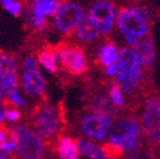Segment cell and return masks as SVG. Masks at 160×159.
<instances>
[{
    "label": "cell",
    "mask_w": 160,
    "mask_h": 159,
    "mask_svg": "<svg viewBox=\"0 0 160 159\" xmlns=\"http://www.w3.org/2000/svg\"><path fill=\"white\" fill-rule=\"evenodd\" d=\"M22 87L29 95L48 98L46 93V82L33 56H26L22 63Z\"/></svg>",
    "instance_id": "cell-10"
},
{
    "label": "cell",
    "mask_w": 160,
    "mask_h": 159,
    "mask_svg": "<svg viewBox=\"0 0 160 159\" xmlns=\"http://www.w3.org/2000/svg\"><path fill=\"white\" fill-rule=\"evenodd\" d=\"M87 110H89L92 113L109 117L113 121L117 118V108L111 102L108 94H104V93H94V92L90 93L88 97Z\"/></svg>",
    "instance_id": "cell-12"
},
{
    "label": "cell",
    "mask_w": 160,
    "mask_h": 159,
    "mask_svg": "<svg viewBox=\"0 0 160 159\" xmlns=\"http://www.w3.org/2000/svg\"><path fill=\"white\" fill-rule=\"evenodd\" d=\"M12 156V153L4 150L2 146H0V159H9Z\"/></svg>",
    "instance_id": "cell-25"
},
{
    "label": "cell",
    "mask_w": 160,
    "mask_h": 159,
    "mask_svg": "<svg viewBox=\"0 0 160 159\" xmlns=\"http://www.w3.org/2000/svg\"><path fill=\"white\" fill-rule=\"evenodd\" d=\"M104 74L108 78H116L117 74H118V66L117 65H111V66L104 68Z\"/></svg>",
    "instance_id": "cell-24"
},
{
    "label": "cell",
    "mask_w": 160,
    "mask_h": 159,
    "mask_svg": "<svg viewBox=\"0 0 160 159\" xmlns=\"http://www.w3.org/2000/svg\"><path fill=\"white\" fill-rule=\"evenodd\" d=\"M113 120L109 117L97 115V113H88L80 120V129L82 131L95 140H104L108 137L111 130L113 129Z\"/></svg>",
    "instance_id": "cell-11"
},
{
    "label": "cell",
    "mask_w": 160,
    "mask_h": 159,
    "mask_svg": "<svg viewBox=\"0 0 160 159\" xmlns=\"http://www.w3.org/2000/svg\"><path fill=\"white\" fill-rule=\"evenodd\" d=\"M88 17L99 36H108L117 19L116 5L112 0H97L90 7Z\"/></svg>",
    "instance_id": "cell-9"
},
{
    "label": "cell",
    "mask_w": 160,
    "mask_h": 159,
    "mask_svg": "<svg viewBox=\"0 0 160 159\" xmlns=\"http://www.w3.org/2000/svg\"><path fill=\"white\" fill-rule=\"evenodd\" d=\"M4 99H7L8 102H10L13 106H15V107H24L26 106V102H24V99L19 95V93H18V90L17 89H13L10 93H9V95L7 97V98H4Z\"/></svg>",
    "instance_id": "cell-23"
},
{
    "label": "cell",
    "mask_w": 160,
    "mask_h": 159,
    "mask_svg": "<svg viewBox=\"0 0 160 159\" xmlns=\"http://www.w3.org/2000/svg\"><path fill=\"white\" fill-rule=\"evenodd\" d=\"M26 124L32 126L38 135L43 139L46 148L56 150L58 140L68 130V120L64 103L60 102L57 107L50 105L48 98H41L26 117Z\"/></svg>",
    "instance_id": "cell-1"
},
{
    "label": "cell",
    "mask_w": 160,
    "mask_h": 159,
    "mask_svg": "<svg viewBox=\"0 0 160 159\" xmlns=\"http://www.w3.org/2000/svg\"><path fill=\"white\" fill-rule=\"evenodd\" d=\"M141 134V124L133 116H126L114 124L107 143L121 150L126 159H137L142 154Z\"/></svg>",
    "instance_id": "cell-2"
},
{
    "label": "cell",
    "mask_w": 160,
    "mask_h": 159,
    "mask_svg": "<svg viewBox=\"0 0 160 159\" xmlns=\"http://www.w3.org/2000/svg\"><path fill=\"white\" fill-rule=\"evenodd\" d=\"M137 159H155V158H154V154L151 151H146V153H142Z\"/></svg>",
    "instance_id": "cell-26"
},
{
    "label": "cell",
    "mask_w": 160,
    "mask_h": 159,
    "mask_svg": "<svg viewBox=\"0 0 160 159\" xmlns=\"http://www.w3.org/2000/svg\"><path fill=\"white\" fill-rule=\"evenodd\" d=\"M133 50L136 51L140 64L142 65L144 69H149L154 65L156 59V50H155V44L150 36L144 38L142 41H140L133 47Z\"/></svg>",
    "instance_id": "cell-14"
},
{
    "label": "cell",
    "mask_w": 160,
    "mask_h": 159,
    "mask_svg": "<svg viewBox=\"0 0 160 159\" xmlns=\"http://www.w3.org/2000/svg\"><path fill=\"white\" fill-rule=\"evenodd\" d=\"M3 8L9 12L10 14H13L14 17H19L23 12V4L19 2V0H15V2H12V3H8L5 5H3Z\"/></svg>",
    "instance_id": "cell-22"
},
{
    "label": "cell",
    "mask_w": 160,
    "mask_h": 159,
    "mask_svg": "<svg viewBox=\"0 0 160 159\" xmlns=\"http://www.w3.org/2000/svg\"><path fill=\"white\" fill-rule=\"evenodd\" d=\"M84 15V9L79 3L72 0H61V5L53 19V27L60 33L66 36V38H70L76 32Z\"/></svg>",
    "instance_id": "cell-8"
},
{
    "label": "cell",
    "mask_w": 160,
    "mask_h": 159,
    "mask_svg": "<svg viewBox=\"0 0 160 159\" xmlns=\"http://www.w3.org/2000/svg\"><path fill=\"white\" fill-rule=\"evenodd\" d=\"M31 2H32V3H34V2H38V0H31Z\"/></svg>",
    "instance_id": "cell-27"
},
{
    "label": "cell",
    "mask_w": 160,
    "mask_h": 159,
    "mask_svg": "<svg viewBox=\"0 0 160 159\" xmlns=\"http://www.w3.org/2000/svg\"><path fill=\"white\" fill-rule=\"evenodd\" d=\"M76 38L79 39L80 42H84V44H90V42H94L95 39L98 38V32L95 31L94 26L92 24L90 19L88 15H84L83 19L80 21L78 28H76Z\"/></svg>",
    "instance_id": "cell-18"
},
{
    "label": "cell",
    "mask_w": 160,
    "mask_h": 159,
    "mask_svg": "<svg viewBox=\"0 0 160 159\" xmlns=\"http://www.w3.org/2000/svg\"><path fill=\"white\" fill-rule=\"evenodd\" d=\"M141 129L146 141L151 146L160 145V97L150 95L146 98L141 115Z\"/></svg>",
    "instance_id": "cell-7"
},
{
    "label": "cell",
    "mask_w": 160,
    "mask_h": 159,
    "mask_svg": "<svg viewBox=\"0 0 160 159\" xmlns=\"http://www.w3.org/2000/svg\"><path fill=\"white\" fill-rule=\"evenodd\" d=\"M10 137L17 144L13 159H43L45 141L38 132L28 124H19L10 127Z\"/></svg>",
    "instance_id": "cell-4"
},
{
    "label": "cell",
    "mask_w": 160,
    "mask_h": 159,
    "mask_svg": "<svg viewBox=\"0 0 160 159\" xmlns=\"http://www.w3.org/2000/svg\"><path fill=\"white\" fill-rule=\"evenodd\" d=\"M61 0H38V2L32 3V10H33V18H47V17H55Z\"/></svg>",
    "instance_id": "cell-17"
},
{
    "label": "cell",
    "mask_w": 160,
    "mask_h": 159,
    "mask_svg": "<svg viewBox=\"0 0 160 159\" xmlns=\"http://www.w3.org/2000/svg\"><path fill=\"white\" fill-rule=\"evenodd\" d=\"M118 74L116 82L121 85L122 90L127 94H132L137 90L144 80V68L140 64L136 51L132 47H125L119 52L118 59Z\"/></svg>",
    "instance_id": "cell-5"
},
{
    "label": "cell",
    "mask_w": 160,
    "mask_h": 159,
    "mask_svg": "<svg viewBox=\"0 0 160 159\" xmlns=\"http://www.w3.org/2000/svg\"><path fill=\"white\" fill-rule=\"evenodd\" d=\"M78 139H79L80 154H83L89 159H109L106 151L103 150V148L87 140V139H83V137H78Z\"/></svg>",
    "instance_id": "cell-19"
},
{
    "label": "cell",
    "mask_w": 160,
    "mask_h": 159,
    "mask_svg": "<svg viewBox=\"0 0 160 159\" xmlns=\"http://www.w3.org/2000/svg\"><path fill=\"white\" fill-rule=\"evenodd\" d=\"M5 118L8 121H12V122H18L21 121L23 118V115L22 112L19 111L15 106H10V107H5Z\"/></svg>",
    "instance_id": "cell-21"
},
{
    "label": "cell",
    "mask_w": 160,
    "mask_h": 159,
    "mask_svg": "<svg viewBox=\"0 0 160 159\" xmlns=\"http://www.w3.org/2000/svg\"><path fill=\"white\" fill-rule=\"evenodd\" d=\"M108 97L111 99V102L114 105V107L118 108H123L126 106V98L123 95V90L117 82H112L109 88H108Z\"/></svg>",
    "instance_id": "cell-20"
},
{
    "label": "cell",
    "mask_w": 160,
    "mask_h": 159,
    "mask_svg": "<svg viewBox=\"0 0 160 159\" xmlns=\"http://www.w3.org/2000/svg\"><path fill=\"white\" fill-rule=\"evenodd\" d=\"M117 27L125 38L128 47H135L140 41L149 37L150 15L149 13L136 5L122 7L117 12Z\"/></svg>",
    "instance_id": "cell-3"
},
{
    "label": "cell",
    "mask_w": 160,
    "mask_h": 159,
    "mask_svg": "<svg viewBox=\"0 0 160 159\" xmlns=\"http://www.w3.org/2000/svg\"><path fill=\"white\" fill-rule=\"evenodd\" d=\"M119 52H121V50H118L116 44L111 41V39H107L98 50L97 63L104 68L111 66V65H117L118 59H119Z\"/></svg>",
    "instance_id": "cell-15"
},
{
    "label": "cell",
    "mask_w": 160,
    "mask_h": 159,
    "mask_svg": "<svg viewBox=\"0 0 160 159\" xmlns=\"http://www.w3.org/2000/svg\"><path fill=\"white\" fill-rule=\"evenodd\" d=\"M56 151L60 159H79V139L64 135L57 143Z\"/></svg>",
    "instance_id": "cell-16"
},
{
    "label": "cell",
    "mask_w": 160,
    "mask_h": 159,
    "mask_svg": "<svg viewBox=\"0 0 160 159\" xmlns=\"http://www.w3.org/2000/svg\"><path fill=\"white\" fill-rule=\"evenodd\" d=\"M56 46L60 51L61 65L66 74L70 76H83L89 71L88 57L82 45L72 44L70 38H65Z\"/></svg>",
    "instance_id": "cell-6"
},
{
    "label": "cell",
    "mask_w": 160,
    "mask_h": 159,
    "mask_svg": "<svg viewBox=\"0 0 160 159\" xmlns=\"http://www.w3.org/2000/svg\"><path fill=\"white\" fill-rule=\"evenodd\" d=\"M36 56L38 59V63L47 71L51 74H58V65L61 64V59H60V51L56 45L43 44L39 49H37Z\"/></svg>",
    "instance_id": "cell-13"
}]
</instances>
